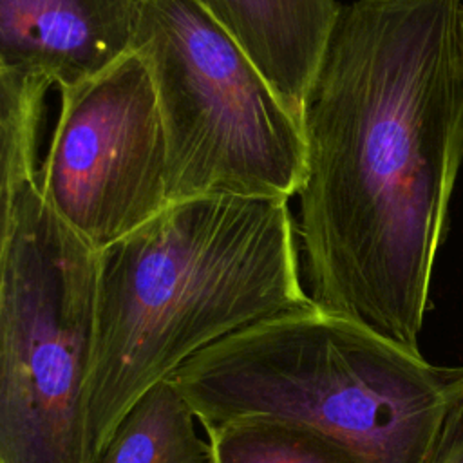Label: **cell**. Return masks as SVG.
I'll return each mask as SVG.
<instances>
[{"mask_svg": "<svg viewBox=\"0 0 463 463\" xmlns=\"http://www.w3.org/2000/svg\"><path fill=\"white\" fill-rule=\"evenodd\" d=\"M60 94L40 188L52 210L101 251L168 204L166 136L156 87L143 58L130 51Z\"/></svg>", "mask_w": 463, "mask_h": 463, "instance_id": "obj_6", "label": "cell"}, {"mask_svg": "<svg viewBox=\"0 0 463 463\" xmlns=\"http://www.w3.org/2000/svg\"><path fill=\"white\" fill-rule=\"evenodd\" d=\"M195 414L172 378L148 389L125 414L94 463H210Z\"/></svg>", "mask_w": 463, "mask_h": 463, "instance_id": "obj_9", "label": "cell"}, {"mask_svg": "<svg viewBox=\"0 0 463 463\" xmlns=\"http://www.w3.org/2000/svg\"><path fill=\"white\" fill-rule=\"evenodd\" d=\"M210 463H362L342 443L279 420H239L206 427Z\"/></svg>", "mask_w": 463, "mask_h": 463, "instance_id": "obj_10", "label": "cell"}, {"mask_svg": "<svg viewBox=\"0 0 463 463\" xmlns=\"http://www.w3.org/2000/svg\"><path fill=\"white\" fill-rule=\"evenodd\" d=\"M172 382L204 429L288 421L362 463H434L463 420V367L436 365L315 302L228 335Z\"/></svg>", "mask_w": 463, "mask_h": 463, "instance_id": "obj_3", "label": "cell"}, {"mask_svg": "<svg viewBox=\"0 0 463 463\" xmlns=\"http://www.w3.org/2000/svg\"><path fill=\"white\" fill-rule=\"evenodd\" d=\"M458 40H459V54H461V65H463V5L459 11V33H458Z\"/></svg>", "mask_w": 463, "mask_h": 463, "instance_id": "obj_12", "label": "cell"}, {"mask_svg": "<svg viewBox=\"0 0 463 463\" xmlns=\"http://www.w3.org/2000/svg\"><path fill=\"white\" fill-rule=\"evenodd\" d=\"M302 123L315 72L340 13L336 0H199Z\"/></svg>", "mask_w": 463, "mask_h": 463, "instance_id": "obj_8", "label": "cell"}, {"mask_svg": "<svg viewBox=\"0 0 463 463\" xmlns=\"http://www.w3.org/2000/svg\"><path fill=\"white\" fill-rule=\"evenodd\" d=\"M132 51L146 63L159 101L168 203L298 195L302 123L199 0H141Z\"/></svg>", "mask_w": 463, "mask_h": 463, "instance_id": "obj_5", "label": "cell"}, {"mask_svg": "<svg viewBox=\"0 0 463 463\" xmlns=\"http://www.w3.org/2000/svg\"><path fill=\"white\" fill-rule=\"evenodd\" d=\"M141 0H0V71L71 89L127 56Z\"/></svg>", "mask_w": 463, "mask_h": 463, "instance_id": "obj_7", "label": "cell"}, {"mask_svg": "<svg viewBox=\"0 0 463 463\" xmlns=\"http://www.w3.org/2000/svg\"><path fill=\"white\" fill-rule=\"evenodd\" d=\"M461 5L342 4L302 118L309 297L412 351L463 163Z\"/></svg>", "mask_w": 463, "mask_h": 463, "instance_id": "obj_1", "label": "cell"}, {"mask_svg": "<svg viewBox=\"0 0 463 463\" xmlns=\"http://www.w3.org/2000/svg\"><path fill=\"white\" fill-rule=\"evenodd\" d=\"M434 463H463V420L449 436Z\"/></svg>", "mask_w": 463, "mask_h": 463, "instance_id": "obj_11", "label": "cell"}, {"mask_svg": "<svg viewBox=\"0 0 463 463\" xmlns=\"http://www.w3.org/2000/svg\"><path fill=\"white\" fill-rule=\"evenodd\" d=\"M289 199L168 203L99 251L92 463L134 403L228 335L311 304Z\"/></svg>", "mask_w": 463, "mask_h": 463, "instance_id": "obj_2", "label": "cell"}, {"mask_svg": "<svg viewBox=\"0 0 463 463\" xmlns=\"http://www.w3.org/2000/svg\"><path fill=\"white\" fill-rule=\"evenodd\" d=\"M0 463H92L99 251L29 166L0 177Z\"/></svg>", "mask_w": 463, "mask_h": 463, "instance_id": "obj_4", "label": "cell"}]
</instances>
